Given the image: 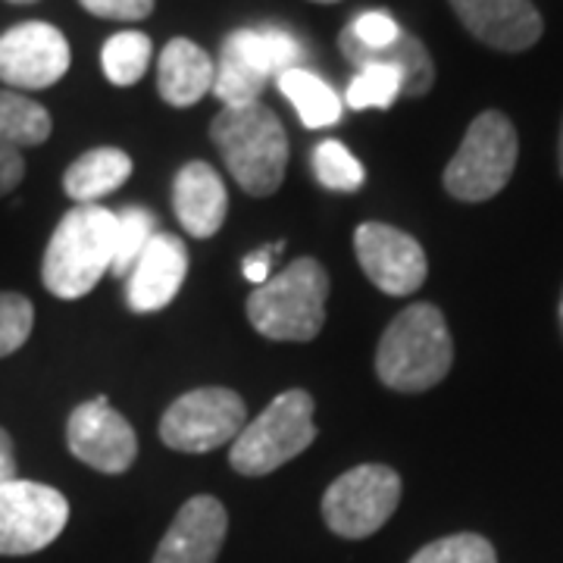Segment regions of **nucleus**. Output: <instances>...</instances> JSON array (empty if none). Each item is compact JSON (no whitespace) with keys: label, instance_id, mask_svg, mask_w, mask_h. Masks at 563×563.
Masks as SVG:
<instances>
[{"label":"nucleus","instance_id":"obj_1","mask_svg":"<svg viewBox=\"0 0 563 563\" xmlns=\"http://www.w3.org/2000/svg\"><path fill=\"white\" fill-rule=\"evenodd\" d=\"M117 229H120V220L113 210H107L101 203H76L57 222L47 242L44 261H41L44 288L60 301L85 298L113 266Z\"/></svg>","mask_w":563,"mask_h":563},{"label":"nucleus","instance_id":"obj_2","mask_svg":"<svg viewBox=\"0 0 563 563\" xmlns=\"http://www.w3.org/2000/svg\"><path fill=\"white\" fill-rule=\"evenodd\" d=\"M451 363L454 342L435 303H410L388 322L376 347L379 383L404 395L435 388L451 373Z\"/></svg>","mask_w":563,"mask_h":563},{"label":"nucleus","instance_id":"obj_3","mask_svg":"<svg viewBox=\"0 0 563 563\" xmlns=\"http://www.w3.org/2000/svg\"><path fill=\"white\" fill-rule=\"evenodd\" d=\"M210 139L220 147L229 176L247 195L266 198L279 188L288 166V135L266 103L222 107L210 122Z\"/></svg>","mask_w":563,"mask_h":563},{"label":"nucleus","instance_id":"obj_4","mask_svg":"<svg viewBox=\"0 0 563 563\" xmlns=\"http://www.w3.org/2000/svg\"><path fill=\"white\" fill-rule=\"evenodd\" d=\"M329 273L320 261L301 257L269 276L247 298V320L273 342H313L325 322Z\"/></svg>","mask_w":563,"mask_h":563},{"label":"nucleus","instance_id":"obj_5","mask_svg":"<svg viewBox=\"0 0 563 563\" xmlns=\"http://www.w3.org/2000/svg\"><path fill=\"white\" fill-rule=\"evenodd\" d=\"M520 157L514 122L501 110H485L470 122L457 154L444 166V191L466 203L495 198L510 181Z\"/></svg>","mask_w":563,"mask_h":563},{"label":"nucleus","instance_id":"obj_6","mask_svg":"<svg viewBox=\"0 0 563 563\" xmlns=\"http://www.w3.org/2000/svg\"><path fill=\"white\" fill-rule=\"evenodd\" d=\"M313 442V398L303 388H291L282 391L257 420L244 426L232 442L229 463L242 476H266L279 470L282 463L295 461Z\"/></svg>","mask_w":563,"mask_h":563},{"label":"nucleus","instance_id":"obj_7","mask_svg":"<svg viewBox=\"0 0 563 563\" xmlns=\"http://www.w3.org/2000/svg\"><path fill=\"white\" fill-rule=\"evenodd\" d=\"M401 504V476L383 463L347 470L322 495V520L342 539H369Z\"/></svg>","mask_w":563,"mask_h":563},{"label":"nucleus","instance_id":"obj_8","mask_svg":"<svg viewBox=\"0 0 563 563\" xmlns=\"http://www.w3.org/2000/svg\"><path fill=\"white\" fill-rule=\"evenodd\" d=\"M247 426V407L232 388H195L169 404L161 420V439L181 454H207L225 442H235Z\"/></svg>","mask_w":563,"mask_h":563},{"label":"nucleus","instance_id":"obj_9","mask_svg":"<svg viewBox=\"0 0 563 563\" xmlns=\"http://www.w3.org/2000/svg\"><path fill=\"white\" fill-rule=\"evenodd\" d=\"M69 501L57 488L29 479L0 485V558H25L60 539Z\"/></svg>","mask_w":563,"mask_h":563},{"label":"nucleus","instance_id":"obj_10","mask_svg":"<svg viewBox=\"0 0 563 563\" xmlns=\"http://www.w3.org/2000/svg\"><path fill=\"white\" fill-rule=\"evenodd\" d=\"M69 60V41L51 22H20L0 35V81L10 91H41L57 85Z\"/></svg>","mask_w":563,"mask_h":563},{"label":"nucleus","instance_id":"obj_11","mask_svg":"<svg viewBox=\"0 0 563 563\" xmlns=\"http://www.w3.org/2000/svg\"><path fill=\"white\" fill-rule=\"evenodd\" d=\"M354 251L366 279L395 298L420 291L429 273L422 244L385 222H361L354 232Z\"/></svg>","mask_w":563,"mask_h":563},{"label":"nucleus","instance_id":"obj_12","mask_svg":"<svg viewBox=\"0 0 563 563\" xmlns=\"http://www.w3.org/2000/svg\"><path fill=\"white\" fill-rule=\"evenodd\" d=\"M66 444L73 451V457L88 463L98 473H125L135 454H139V439L129 420L122 417L117 407H110L107 398L79 404L69 422H66Z\"/></svg>","mask_w":563,"mask_h":563},{"label":"nucleus","instance_id":"obj_13","mask_svg":"<svg viewBox=\"0 0 563 563\" xmlns=\"http://www.w3.org/2000/svg\"><path fill=\"white\" fill-rule=\"evenodd\" d=\"M451 7L473 38L504 54L529 51L544 32L532 0H451Z\"/></svg>","mask_w":563,"mask_h":563},{"label":"nucleus","instance_id":"obj_14","mask_svg":"<svg viewBox=\"0 0 563 563\" xmlns=\"http://www.w3.org/2000/svg\"><path fill=\"white\" fill-rule=\"evenodd\" d=\"M229 514L213 495H198L181 504L173 526L157 544L154 563H217L225 542Z\"/></svg>","mask_w":563,"mask_h":563},{"label":"nucleus","instance_id":"obj_15","mask_svg":"<svg viewBox=\"0 0 563 563\" xmlns=\"http://www.w3.org/2000/svg\"><path fill=\"white\" fill-rule=\"evenodd\" d=\"M188 276V251L179 235L157 232L125 279V298L135 313L169 307Z\"/></svg>","mask_w":563,"mask_h":563},{"label":"nucleus","instance_id":"obj_16","mask_svg":"<svg viewBox=\"0 0 563 563\" xmlns=\"http://www.w3.org/2000/svg\"><path fill=\"white\" fill-rule=\"evenodd\" d=\"M173 210L191 239H213L229 213L220 173L203 161L185 163L173 181Z\"/></svg>","mask_w":563,"mask_h":563},{"label":"nucleus","instance_id":"obj_17","mask_svg":"<svg viewBox=\"0 0 563 563\" xmlns=\"http://www.w3.org/2000/svg\"><path fill=\"white\" fill-rule=\"evenodd\" d=\"M339 47H342L344 57L354 66H361V69L363 66H373V63L391 66L401 76V95H407V98H422L435 85V63L429 57L426 44L417 35L404 32V29L401 35L391 41L388 47H376V51L357 44L354 35L344 29L342 35H339Z\"/></svg>","mask_w":563,"mask_h":563},{"label":"nucleus","instance_id":"obj_18","mask_svg":"<svg viewBox=\"0 0 563 563\" xmlns=\"http://www.w3.org/2000/svg\"><path fill=\"white\" fill-rule=\"evenodd\" d=\"M213 60L201 44L188 38H173L161 54L157 91L173 107H195L207 91H213Z\"/></svg>","mask_w":563,"mask_h":563},{"label":"nucleus","instance_id":"obj_19","mask_svg":"<svg viewBox=\"0 0 563 563\" xmlns=\"http://www.w3.org/2000/svg\"><path fill=\"white\" fill-rule=\"evenodd\" d=\"M132 176V157L120 147H95L63 173V191L76 203H98Z\"/></svg>","mask_w":563,"mask_h":563},{"label":"nucleus","instance_id":"obj_20","mask_svg":"<svg viewBox=\"0 0 563 563\" xmlns=\"http://www.w3.org/2000/svg\"><path fill=\"white\" fill-rule=\"evenodd\" d=\"M225 47H232L242 60H247L261 76H276L288 69H298L303 60L301 41L282 29H239L225 38Z\"/></svg>","mask_w":563,"mask_h":563},{"label":"nucleus","instance_id":"obj_21","mask_svg":"<svg viewBox=\"0 0 563 563\" xmlns=\"http://www.w3.org/2000/svg\"><path fill=\"white\" fill-rule=\"evenodd\" d=\"M279 91L295 103L298 117L307 129H325L342 120V101L339 95L313 73L307 69H288L279 76Z\"/></svg>","mask_w":563,"mask_h":563},{"label":"nucleus","instance_id":"obj_22","mask_svg":"<svg viewBox=\"0 0 563 563\" xmlns=\"http://www.w3.org/2000/svg\"><path fill=\"white\" fill-rule=\"evenodd\" d=\"M54 120L38 101L20 91H0V144L7 147H38L51 139Z\"/></svg>","mask_w":563,"mask_h":563},{"label":"nucleus","instance_id":"obj_23","mask_svg":"<svg viewBox=\"0 0 563 563\" xmlns=\"http://www.w3.org/2000/svg\"><path fill=\"white\" fill-rule=\"evenodd\" d=\"M151 54H154V44H151L147 35H141V32H120V35H113L103 44V76H107V81L120 85V88H129V85H135L147 73Z\"/></svg>","mask_w":563,"mask_h":563},{"label":"nucleus","instance_id":"obj_24","mask_svg":"<svg viewBox=\"0 0 563 563\" xmlns=\"http://www.w3.org/2000/svg\"><path fill=\"white\" fill-rule=\"evenodd\" d=\"M266 76H261L247 60H242L232 47L222 44L220 66L213 76V95L220 98L225 107H244V103L261 101L263 88H266Z\"/></svg>","mask_w":563,"mask_h":563},{"label":"nucleus","instance_id":"obj_25","mask_svg":"<svg viewBox=\"0 0 563 563\" xmlns=\"http://www.w3.org/2000/svg\"><path fill=\"white\" fill-rule=\"evenodd\" d=\"M117 220H120V229H117V251H113V266L110 269L120 279H129V273H132V266L144 254V247L157 235V220H154L151 210L135 207V203L120 210Z\"/></svg>","mask_w":563,"mask_h":563},{"label":"nucleus","instance_id":"obj_26","mask_svg":"<svg viewBox=\"0 0 563 563\" xmlns=\"http://www.w3.org/2000/svg\"><path fill=\"white\" fill-rule=\"evenodd\" d=\"M313 173L322 188L344 191V195L357 191L366 179V169L357 163V157L335 139H325L313 147Z\"/></svg>","mask_w":563,"mask_h":563},{"label":"nucleus","instance_id":"obj_27","mask_svg":"<svg viewBox=\"0 0 563 563\" xmlns=\"http://www.w3.org/2000/svg\"><path fill=\"white\" fill-rule=\"evenodd\" d=\"M401 95V76L391 66H363L347 85L344 101L354 110H388Z\"/></svg>","mask_w":563,"mask_h":563},{"label":"nucleus","instance_id":"obj_28","mask_svg":"<svg viewBox=\"0 0 563 563\" xmlns=\"http://www.w3.org/2000/svg\"><path fill=\"white\" fill-rule=\"evenodd\" d=\"M410 563H498L495 548L476 532H457L420 548Z\"/></svg>","mask_w":563,"mask_h":563},{"label":"nucleus","instance_id":"obj_29","mask_svg":"<svg viewBox=\"0 0 563 563\" xmlns=\"http://www.w3.org/2000/svg\"><path fill=\"white\" fill-rule=\"evenodd\" d=\"M35 329V307L25 295L0 291V357L16 354Z\"/></svg>","mask_w":563,"mask_h":563},{"label":"nucleus","instance_id":"obj_30","mask_svg":"<svg viewBox=\"0 0 563 563\" xmlns=\"http://www.w3.org/2000/svg\"><path fill=\"white\" fill-rule=\"evenodd\" d=\"M347 32L354 35L357 44L376 51V47H388L391 41L398 38L401 35V25L391 20L388 13H383V10H369V13H363V16L351 22Z\"/></svg>","mask_w":563,"mask_h":563},{"label":"nucleus","instance_id":"obj_31","mask_svg":"<svg viewBox=\"0 0 563 563\" xmlns=\"http://www.w3.org/2000/svg\"><path fill=\"white\" fill-rule=\"evenodd\" d=\"M91 16L117 22H141L154 13V0H79Z\"/></svg>","mask_w":563,"mask_h":563},{"label":"nucleus","instance_id":"obj_32","mask_svg":"<svg viewBox=\"0 0 563 563\" xmlns=\"http://www.w3.org/2000/svg\"><path fill=\"white\" fill-rule=\"evenodd\" d=\"M25 179V161L16 147L0 144V198H7L10 191L20 188V181Z\"/></svg>","mask_w":563,"mask_h":563},{"label":"nucleus","instance_id":"obj_33","mask_svg":"<svg viewBox=\"0 0 563 563\" xmlns=\"http://www.w3.org/2000/svg\"><path fill=\"white\" fill-rule=\"evenodd\" d=\"M285 242H276L273 247H263V251H254V254H247L242 263L244 269V279L254 282V285H263V282L269 279V266H273V257L279 254Z\"/></svg>","mask_w":563,"mask_h":563},{"label":"nucleus","instance_id":"obj_34","mask_svg":"<svg viewBox=\"0 0 563 563\" xmlns=\"http://www.w3.org/2000/svg\"><path fill=\"white\" fill-rule=\"evenodd\" d=\"M16 479V451L7 429H0V485Z\"/></svg>","mask_w":563,"mask_h":563},{"label":"nucleus","instance_id":"obj_35","mask_svg":"<svg viewBox=\"0 0 563 563\" xmlns=\"http://www.w3.org/2000/svg\"><path fill=\"white\" fill-rule=\"evenodd\" d=\"M558 166H561V176H563V122H561V141H558Z\"/></svg>","mask_w":563,"mask_h":563},{"label":"nucleus","instance_id":"obj_36","mask_svg":"<svg viewBox=\"0 0 563 563\" xmlns=\"http://www.w3.org/2000/svg\"><path fill=\"white\" fill-rule=\"evenodd\" d=\"M7 3H38V0H7Z\"/></svg>","mask_w":563,"mask_h":563},{"label":"nucleus","instance_id":"obj_37","mask_svg":"<svg viewBox=\"0 0 563 563\" xmlns=\"http://www.w3.org/2000/svg\"><path fill=\"white\" fill-rule=\"evenodd\" d=\"M313 3H339V0H313Z\"/></svg>","mask_w":563,"mask_h":563},{"label":"nucleus","instance_id":"obj_38","mask_svg":"<svg viewBox=\"0 0 563 563\" xmlns=\"http://www.w3.org/2000/svg\"><path fill=\"white\" fill-rule=\"evenodd\" d=\"M561 332H563V295H561Z\"/></svg>","mask_w":563,"mask_h":563}]
</instances>
